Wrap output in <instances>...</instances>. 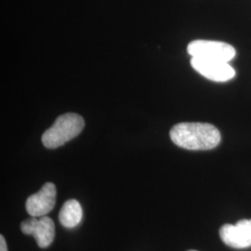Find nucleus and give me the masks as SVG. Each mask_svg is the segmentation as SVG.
<instances>
[{"label":"nucleus","instance_id":"obj_1","mask_svg":"<svg viewBox=\"0 0 251 251\" xmlns=\"http://www.w3.org/2000/svg\"><path fill=\"white\" fill-rule=\"evenodd\" d=\"M171 141L187 150H211L221 143V133L208 123L184 122L174 126L170 132Z\"/></svg>","mask_w":251,"mask_h":251},{"label":"nucleus","instance_id":"obj_2","mask_svg":"<svg viewBox=\"0 0 251 251\" xmlns=\"http://www.w3.org/2000/svg\"><path fill=\"white\" fill-rule=\"evenodd\" d=\"M84 126L83 117L77 114L68 113L62 115L42 135V143L46 148H58L80 134Z\"/></svg>","mask_w":251,"mask_h":251},{"label":"nucleus","instance_id":"obj_3","mask_svg":"<svg viewBox=\"0 0 251 251\" xmlns=\"http://www.w3.org/2000/svg\"><path fill=\"white\" fill-rule=\"evenodd\" d=\"M187 51L192 57L226 63L232 61L236 54L233 46L211 40H194L187 47Z\"/></svg>","mask_w":251,"mask_h":251},{"label":"nucleus","instance_id":"obj_4","mask_svg":"<svg viewBox=\"0 0 251 251\" xmlns=\"http://www.w3.org/2000/svg\"><path fill=\"white\" fill-rule=\"evenodd\" d=\"M191 65L201 75L215 82L231 80L235 75L234 69L226 62L192 57Z\"/></svg>","mask_w":251,"mask_h":251},{"label":"nucleus","instance_id":"obj_5","mask_svg":"<svg viewBox=\"0 0 251 251\" xmlns=\"http://www.w3.org/2000/svg\"><path fill=\"white\" fill-rule=\"evenodd\" d=\"M22 232L27 235H33L39 248L45 249L51 245L55 237V225L51 218L43 216L39 220L36 217L24 221L21 224Z\"/></svg>","mask_w":251,"mask_h":251},{"label":"nucleus","instance_id":"obj_6","mask_svg":"<svg viewBox=\"0 0 251 251\" xmlns=\"http://www.w3.org/2000/svg\"><path fill=\"white\" fill-rule=\"evenodd\" d=\"M220 236L226 246L243 250L251 247V220H241L236 225H225Z\"/></svg>","mask_w":251,"mask_h":251},{"label":"nucleus","instance_id":"obj_7","mask_svg":"<svg viewBox=\"0 0 251 251\" xmlns=\"http://www.w3.org/2000/svg\"><path fill=\"white\" fill-rule=\"evenodd\" d=\"M57 191L52 182H47L44 186L27 198L25 207L29 215L43 217L53 209L56 203Z\"/></svg>","mask_w":251,"mask_h":251},{"label":"nucleus","instance_id":"obj_8","mask_svg":"<svg viewBox=\"0 0 251 251\" xmlns=\"http://www.w3.org/2000/svg\"><path fill=\"white\" fill-rule=\"evenodd\" d=\"M83 210L80 203L75 199H70L63 204L59 213V220L63 227L71 229L80 224Z\"/></svg>","mask_w":251,"mask_h":251},{"label":"nucleus","instance_id":"obj_9","mask_svg":"<svg viewBox=\"0 0 251 251\" xmlns=\"http://www.w3.org/2000/svg\"><path fill=\"white\" fill-rule=\"evenodd\" d=\"M0 251H8L7 243L3 235H0Z\"/></svg>","mask_w":251,"mask_h":251},{"label":"nucleus","instance_id":"obj_10","mask_svg":"<svg viewBox=\"0 0 251 251\" xmlns=\"http://www.w3.org/2000/svg\"></svg>","mask_w":251,"mask_h":251}]
</instances>
